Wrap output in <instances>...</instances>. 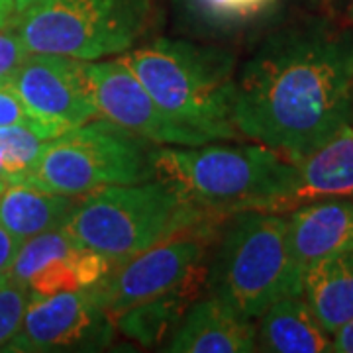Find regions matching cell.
<instances>
[{"label": "cell", "mask_w": 353, "mask_h": 353, "mask_svg": "<svg viewBox=\"0 0 353 353\" xmlns=\"http://www.w3.org/2000/svg\"><path fill=\"white\" fill-rule=\"evenodd\" d=\"M332 352L353 353V318L332 336Z\"/></svg>", "instance_id": "4316f807"}, {"label": "cell", "mask_w": 353, "mask_h": 353, "mask_svg": "<svg viewBox=\"0 0 353 353\" xmlns=\"http://www.w3.org/2000/svg\"><path fill=\"white\" fill-rule=\"evenodd\" d=\"M202 283L204 279H199L171 292L130 306L124 312L114 316V328L145 347L163 343L165 336L175 332L176 324L199 294Z\"/></svg>", "instance_id": "ac0fdd59"}, {"label": "cell", "mask_w": 353, "mask_h": 353, "mask_svg": "<svg viewBox=\"0 0 353 353\" xmlns=\"http://www.w3.org/2000/svg\"><path fill=\"white\" fill-rule=\"evenodd\" d=\"M20 243H22V240H18L8 230H4V228L0 226V279L8 273Z\"/></svg>", "instance_id": "484cf974"}, {"label": "cell", "mask_w": 353, "mask_h": 353, "mask_svg": "<svg viewBox=\"0 0 353 353\" xmlns=\"http://www.w3.org/2000/svg\"><path fill=\"white\" fill-rule=\"evenodd\" d=\"M303 296L328 334L353 318V248L322 259L306 271Z\"/></svg>", "instance_id": "e0dca14e"}, {"label": "cell", "mask_w": 353, "mask_h": 353, "mask_svg": "<svg viewBox=\"0 0 353 353\" xmlns=\"http://www.w3.org/2000/svg\"><path fill=\"white\" fill-rule=\"evenodd\" d=\"M181 10L206 30L236 32L257 24L277 8L281 0H175Z\"/></svg>", "instance_id": "ffe728a7"}, {"label": "cell", "mask_w": 353, "mask_h": 353, "mask_svg": "<svg viewBox=\"0 0 353 353\" xmlns=\"http://www.w3.org/2000/svg\"><path fill=\"white\" fill-rule=\"evenodd\" d=\"M114 332L97 287L32 294L20 330L4 352H101L112 343Z\"/></svg>", "instance_id": "9c48e42d"}, {"label": "cell", "mask_w": 353, "mask_h": 353, "mask_svg": "<svg viewBox=\"0 0 353 353\" xmlns=\"http://www.w3.org/2000/svg\"><path fill=\"white\" fill-rule=\"evenodd\" d=\"M79 199L36 189L26 183H8L0 194V226L24 241L63 228Z\"/></svg>", "instance_id": "2e32d148"}, {"label": "cell", "mask_w": 353, "mask_h": 353, "mask_svg": "<svg viewBox=\"0 0 353 353\" xmlns=\"http://www.w3.org/2000/svg\"><path fill=\"white\" fill-rule=\"evenodd\" d=\"M6 185H8V183H4V181H0V194H2V190L6 189Z\"/></svg>", "instance_id": "4dcf8cb0"}, {"label": "cell", "mask_w": 353, "mask_h": 353, "mask_svg": "<svg viewBox=\"0 0 353 353\" xmlns=\"http://www.w3.org/2000/svg\"><path fill=\"white\" fill-rule=\"evenodd\" d=\"M222 222L224 218L204 220L112 265L108 275L94 285L110 318L134 304L206 279L204 263Z\"/></svg>", "instance_id": "ba28073f"}, {"label": "cell", "mask_w": 353, "mask_h": 353, "mask_svg": "<svg viewBox=\"0 0 353 353\" xmlns=\"http://www.w3.org/2000/svg\"><path fill=\"white\" fill-rule=\"evenodd\" d=\"M352 20H353V4H352Z\"/></svg>", "instance_id": "1f68e13d"}, {"label": "cell", "mask_w": 353, "mask_h": 353, "mask_svg": "<svg viewBox=\"0 0 353 353\" xmlns=\"http://www.w3.org/2000/svg\"><path fill=\"white\" fill-rule=\"evenodd\" d=\"M292 261L303 277L322 259L353 248V196L304 202L289 216Z\"/></svg>", "instance_id": "7c38bea8"}, {"label": "cell", "mask_w": 353, "mask_h": 353, "mask_svg": "<svg viewBox=\"0 0 353 353\" xmlns=\"http://www.w3.org/2000/svg\"><path fill=\"white\" fill-rule=\"evenodd\" d=\"M353 118V30L326 20L279 28L236 75L234 124L241 138L292 161Z\"/></svg>", "instance_id": "6da1fadb"}, {"label": "cell", "mask_w": 353, "mask_h": 353, "mask_svg": "<svg viewBox=\"0 0 353 353\" xmlns=\"http://www.w3.org/2000/svg\"><path fill=\"white\" fill-rule=\"evenodd\" d=\"M173 353H252L257 352V326L226 304L206 296L192 301L167 341Z\"/></svg>", "instance_id": "4fadbf2b"}, {"label": "cell", "mask_w": 353, "mask_h": 353, "mask_svg": "<svg viewBox=\"0 0 353 353\" xmlns=\"http://www.w3.org/2000/svg\"><path fill=\"white\" fill-rule=\"evenodd\" d=\"M155 176L218 216L296 204V165L263 143L157 145Z\"/></svg>", "instance_id": "7a4b0ae2"}, {"label": "cell", "mask_w": 353, "mask_h": 353, "mask_svg": "<svg viewBox=\"0 0 353 353\" xmlns=\"http://www.w3.org/2000/svg\"><path fill=\"white\" fill-rule=\"evenodd\" d=\"M14 2V8H16V16L18 14H22L26 10V8H30L34 2H38V0H12Z\"/></svg>", "instance_id": "f1b7e54d"}, {"label": "cell", "mask_w": 353, "mask_h": 353, "mask_svg": "<svg viewBox=\"0 0 353 353\" xmlns=\"http://www.w3.org/2000/svg\"><path fill=\"white\" fill-rule=\"evenodd\" d=\"M73 248H77V243L71 240V236L65 232L63 228L50 230V232L38 234L34 238H28L20 243L6 277L28 285L30 279L34 277L38 271L53 263L57 257L71 252Z\"/></svg>", "instance_id": "44dd1931"}, {"label": "cell", "mask_w": 353, "mask_h": 353, "mask_svg": "<svg viewBox=\"0 0 353 353\" xmlns=\"http://www.w3.org/2000/svg\"><path fill=\"white\" fill-rule=\"evenodd\" d=\"M152 0H38L12 20L30 53L101 61L145 36Z\"/></svg>", "instance_id": "52a82bcc"}, {"label": "cell", "mask_w": 353, "mask_h": 353, "mask_svg": "<svg viewBox=\"0 0 353 353\" xmlns=\"http://www.w3.org/2000/svg\"><path fill=\"white\" fill-rule=\"evenodd\" d=\"M112 269V261L99 252L87 248H73L53 263L43 267L30 279L28 287L32 294H57L69 290H81L94 287Z\"/></svg>", "instance_id": "d6986e66"}, {"label": "cell", "mask_w": 353, "mask_h": 353, "mask_svg": "<svg viewBox=\"0 0 353 353\" xmlns=\"http://www.w3.org/2000/svg\"><path fill=\"white\" fill-rule=\"evenodd\" d=\"M8 126H24L32 132H36L39 138L48 139V141L57 138V134L51 128L41 124L38 118L26 108L24 101L20 99L12 81L2 79L0 81V128Z\"/></svg>", "instance_id": "cb8c5ba5"}, {"label": "cell", "mask_w": 353, "mask_h": 353, "mask_svg": "<svg viewBox=\"0 0 353 353\" xmlns=\"http://www.w3.org/2000/svg\"><path fill=\"white\" fill-rule=\"evenodd\" d=\"M120 59L169 116L206 138H241L234 124L238 61L232 51L187 39L155 38Z\"/></svg>", "instance_id": "3957f363"}, {"label": "cell", "mask_w": 353, "mask_h": 353, "mask_svg": "<svg viewBox=\"0 0 353 353\" xmlns=\"http://www.w3.org/2000/svg\"><path fill=\"white\" fill-rule=\"evenodd\" d=\"M32 301V289L10 277L0 279V352L18 334L26 308Z\"/></svg>", "instance_id": "603a6c76"}, {"label": "cell", "mask_w": 353, "mask_h": 353, "mask_svg": "<svg viewBox=\"0 0 353 353\" xmlns=\"http://www.w3.org/2000/svg\"><path fill=\"white\" fill-rule=\"evenodd\" d=\"M206 269L208 296L243 318H259L271 304L303 294L289 241V216L241 210L224 218Z\"/></svg>", "instance_id": "277c9868"}, {"label": "cell", "mask_w": 353, "mask_h": 353, "mask_svg": "<svg viewBox=\"0 0 353 353\" xmlns=\"http://www.w3.org/2000/svg\"><path fill=\"white\" fill-rule=\"evenodd\" d=\"M218 216L189 201L169 181L118 185L81 196L63 230L79 248L106 255L112 265Z\"/></svg>", "instance_id": "5b68a950"}, {"label": "cell", "mask_w": 353, "mask_h": 353, "mask_svg": "<svg viewBox=\"0 0 353 353\" xmlns=\"http://www.w3.org/2000/svg\"><path fill=\"white\" fill-rule=\"evenodd\" d=\"M14 18H16V8L12 0H0V28L12 24Z\"/></svg>", "instance_id": "83f0119b"}, {"label": "cell", "mask_w": 353, "mask_h": 353, "mask_svg": "<svg viewBox=\"0 0 353 353\" xmlns=\"http://www.w3.org/2000/svg\"><path fill=\"white\" fill-rule=\"evenodd\" d=\"M30 51L24 46L14 24L0 28V81L10 79L14 71L24 63Z\"/></svg>", "instance_id": "d4e9b609"}, {"label": "cell", "mask_w": 353, "mask_h": 353, "mask_svg": "<svg viewBox=\"0 0 353 353\" xmlns=\"http://www.w3.org/2000/svg\"><path fill=\"white\" fill-rule=\"evenodd\" d=\"M157 145L94 118L50 139L34 167L14 183L69 196L150 181L155 176Z\"/></svg>", "instance_id": "8992f818"}, {"label": "cell", "mask_w": 353, "mask_h": 353, "mask_svg": "<svg viewBox=\"0 0 353 353\" xmlns=\"http://www.w3.org/2000/svg\"><path fill=\"white\" fill-rule=\"evenodd\" d=\"M90 94L99 118L124 128L155 145H202L212 141L165 112L120 57L87 61Z\"/></svg>", "instance_id": "30bf717a"}, {"label": "cell", "mask_w": 353, "mask_h": 353, "mask_svg": "<svg viewBox=\"0 0 353 353\" xmlns=\"http://www.w3.org/2000/svg\"><path fill=\"white\" fill-rule=\"evenodd\" d=\"M0 181H4V183H8V181H10L8 169H6V163H4V153H2V148H0Z\"/></svg>", "instance_id": "f546056e"}, {"label": "cell", "mask_w": 353, "mask_h": 353, "mask_svg": "<svg viewBox=\"0 0 353 353\" xmlns=\"http://www.w3.org/2000/svg\"><path fill=\"white\" fill-rule=\"evenodd\" d=\"M294 165L296 204L330 196H353V118Z\"/></svg>", "instance_id": "9a60e30c"}, {"label": "cell", "mask_w": 353, "mask_h": 353, "mask_svg": "<svg viewBox=\"0 0 353 353\" xmlns=\"http://www.w3.org/2000/svg\"><path fill=\"white\" fill-rule=\"evenodd\" d=\"M10 81L26 108L57 136L99 118L87 61L55 53H30Z\"/></svg>", "instance_id": "8fae6325"}, {"label": "cell", "mask_w": 353, "mask_h": 353, "mask_svg": "<svg viewBox=\"0 0 353 353\" xmlns=\"http://www.w3.org/2000/svg\"><path fill=\"white\" fill-rule=\"evenodd\" d=\"M48 139L39 138L36 132L24 126L0 128V148L4 153V163L10 175L8 183L18 181L34 167Z\"/></svg>", "instance_id": "7402d4cb"}, {"label": "cell", "mask_w": 353, "mask_h": 353, "mask_svg": "<svg viewBox=\"0 0 353 353\" xmlns=\"http://www.w3.org/2000/svg\"><path fill=\"white\" fill-rule=\"evenodd\" d=\"M257 326V350L269 353L332 352L328 334L303 294H289L271 304Z\"/></svg>", "instance_id": "5bb4252c"}]
</instances>
